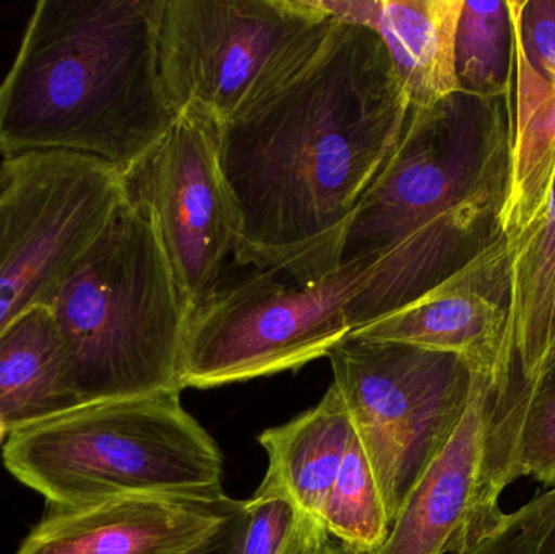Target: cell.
Returning <instances> with one entry per match:
<instances>
[{
	"instance_id": "obj_4",
	"label": "cell",
	"mask_w": 555,
	"mask_h": 554,
	"mask_svg": "<svg viewBox=\"0 0 555 554\" xmlns=\"http://www.w3.org/2000/svg\"><path fill=\"white\" fill-rule=\"evenodd\" d=\"M2 459L52 510L223 490L220 449L184 410L181 392L78 407L9 435Z\"/></svg>"
},
{
	"instance_id": "obj_18",
	"label": "cell",
	"mask_w": 555,
	"mask_h": 554,
	"mask_svg": "<svg viewBox=\"0 0 555 554\" xmlns=\"http://www.w3.org/2000/svg\"><path fill=\"white\" fill-rule=\"evenodd\" d=\"M78 407L54 319L36 306L0 334V415L12 435Z\"/></svg>"
},
{
	"instance_id": "obj_8",
	"label": "cell",
	"mask_w": 555,
	"mask_h": 554,
	"mask_svg": "<svg viewBox=\"0 0 555 554\" xmlns=\"http://www.w3.org/2000/svg\"><path fill=\"white\" fill-rule=\"evenodd\" d=\"M332 23L315 0H162L166 98L176 114L227 123L283 80Z\"/></svg>"
},
{
	"instance_id": "obj_2",
	"label": "cell",
	"mask_w": 555,
	"mask_h": 554,
	"mask_svg": "<svg viewBox=\"0 0 555 554\" xmlns=\"http://www.w3.org/2000/svg\"><path fill=\"white\" fill-rule=\"evenodd\" d=\"M162 0H41L0 83V155L61 152L127 172L178 114L158 64Z\"/></svg>"
},
{
	"instance_id": "obj_1",
	"label": "cell",
	"mask_w": 555,
	"mask_h": 554,
	"mask_svg": "<svg viewBox=\"0 0 555 554\" xmlns=\"http://www.w3.org/2000/svg\"><path fill=\"white\" fill-rule=\"evenodd\" d=\"M410 109L377 33L333 20L283 80L220 124L236 262L297 285L338 269L349 220Z\"/></svg>"
},
{
	"instance_id": "obj_11",
	"label": "cell",
	"mask_w": 555,
	"mask_h": 554,
	"mask_svg": "<svg viewBox=\"0 0 555 554\" xmlns=\"http://www.w3.org/2000/svg\"><path fill=\"white\" fill-rule=\"evenodd\" d=\"M223 490L132 494L52 510L16 554H179L243 507Z\"/></svg>"
},
{
	"instance_id": "obj_17",
	"label": "cell",
	"mask_w": 555,
	"mask_h": 554,
	"mask_svg": "<svg viewBox=\"0 0 555 554\" xmlns=\"http://www.w3.org/2000/svg\"><path fill=\"white\" fill-rule=\"evenodd\" d=\"M504 254L508 351L492 386L531 379L546 355L555 306V181L538 220Z\"/></svg>"
},
{
	"instance_id": "obj_20",
	"label": "cell",
	"mask_w": 555,
	"mask_h": 554,
	"mask_svg": "<svg viewBox=\"0 0 555 554\" xmlns=\"http://www.w3.org/2000/svg\"><path fill=\"white\" fill-rule=\"evenodd\" d=\"M459 90L479 96L514 94L515 26L511 0H463L455 36Z\"/></svg>"
},
{
	"instance_id": "obj_21",
	"label": "cell",
	"mask_w": 555,
	"mask_h": 554,
	"mask_svg": "<svg viewBox=\"0 0 555 554\" xmlns=\"http://www.w3.org/2000/svg\"><path fill=\"white\" fill-rule=\"evenodd\" d=\"M330 537L356 554H374L390 533L384 498L354 436L322 517Z\"/></svg>"
},
{
	"instance_id": "obj_6",
	"label": "cell",
	"mask_w": 555,
	"mask_h": 554,
	"mask_svg": "<svg viewBox=\"0 0 555 554\" xmlns=\"http://www.w3.org/2000/svg\"><path fill=\"white\" fill-rule=\"evenodd\" d=\"M384 254L343 263L310 285L273 270L220 286L192 311L182 347V390L211 389L299 370L351 334L349 309L374 282Z\"/></svg>"
},
{
	"instance_id": "obj_16",
	"label": "cell",
	"mask_w": 555,
	"mask_h": 554,
	"mask_svg": "<svg viewBox=\"0 0 555 554\" xmlns=\"http://www.w3.org/2000/svg\"><path fill=\"white\" fill-rule=\"evenodd\" d=\"M463 0H375L367 28L387 49L411 107L459 91L455 36Z\"/></svg>"
},
{
	"instance_id": "obj_15",
	"label": "cell",
	"mask_w": 555,
	"mask_h": 554,
	"mask_svg": "<svg viewBox=\"0 0 555 554\" xmlns=\"http://www.w3.org/2000/svg\"><path fill=\"white\" fill-rule=\"evenodd\" d=\"M354 436L348 407L332 384L319 405L259 436L270 462L262 484L284 491L304 516L323 526L326 500Z\"/></svg>"
},
{
	"instance_id": "obj_14",
	"label": "cell",
	"mask_w": 555,
	"mask_h": 554,
	"mask_svg": "<svg viewBox=\"0 0 555 554\" xmlns=\"http://www.w3.org/2000/svg\"><path fill=\"white\" fill-rule=\"evenodd\" d=\"M524 477L555 485V360L531 379L489 383L478 503L466 543L502 516L501 494Z\"/></svg>"
},
{
	"instance_id": "obj_13",
	"label": "cell",
	"mask_w": 555,
	"mask_h": 554,
	"mask_svg": "<svg viewBox=\"0 0 555 554\" xmlns=\"http://www.w3.org/2000/svg\"><path fill=\"white\" fill-rule=\"evenodd\" d=\"M489 383L491 377L479 374L459 428L421 475L374 554L455 553L465 543L478 503Z\"/></svg>"
},
{
	"instance_id": "obj_27",
	"label": "cell",
	"mask_w": 555,
	"mask_h": 554,
	"mask_svg": "<svg viewBox=\"0 0 555 554\" xmlns=\"http://www.w3.org/2000/svg\"><path fill=\"white\" fill-rule=\"evenodd\" d=\"M554 360H555V306H554V312H553V321H551L550 340H547L546 355H544L543 364H541L540 371L543 370V368L546 366V364L553 363ZM540 371H538V373H540ZM537 374H534V376H537Z\"/></svg>"
},
{
	"instance_id": "obj_25",
	"label": "cell",
	"mask_w": 555,
	"mask_h": 554,
	"mask_svg": "<svg viewBox=\"0 0 555 554\" xmlns=\"http://www.w3.org/2000/svg\"><path fill=\"white\" fill-rule=\"evenodd\" d=\"M246 530L247 513L243 504L236 514L224 520L207 539L179 554H243Z\"/></svg>"
},
{
	"instance_id": "obj_3",
	"label": "cell",
	"mask_w": 555,
	"mask_h": 554,
	"mask_svg": "<svg viewBox=\"0 0 555 554\" xmlns=\"http://www.w3.org/2000/svg\"><path fill=\"white\" fill-rule=\"evenodd\" d=\"M46 308L81 407L182 392L179 371L192 308L155 227L129 195Z\"/></svg>"
},
{
	"instance_id": "obj_12",
	"label": "cell",
	"mask_w": 555,
	"mask_h": 554,
	"mask_svg": "<svg viewBox=\"0 0 555 554\" xmlns=\"http://www.w3.org/2000/svg\"><path fill=\"white\" fill-rule=\"evenodd\" d=\"M508 325V285L481 257L449 285L349 335L459 355L494 381L507 358Z\"/></svg>"
},
{
	"instance_id": "obj_24",
	"label": "cell",
	"mask_w": 555,
	"mask_h": 554,
	"mask_svg": "<svg viewBox=\"0 0 555 554\" xmlns=\"http://www.w3.org/2000/svg\"><path fill=\"white\" fill-rule=\"evenodd\" d=\"M515 39L528 64L555 87V0H511Z\"/></svg>"
},
{
	"instance_id": "obj_26",
	"label": "cell",
	"mask_w": 555,
	"mask_h": 554,
	"mask_svg": "<svg viewBox=\"0 0 555 554\" xmlns=\"http://www.w3.org/2000/svg\"><path fill=\"white\" fill-rule=\"evenodd\" d=\"M289 554H356L343 546L341 543L330 540L325 527L310 523L297 540L296 546Z\"/></svg>"
},
{
	"instance_id": "obj_9",
	"label": "cell",
	"mask_w": 555,
	"mask_h": 554,
	"mask_svg": "<svg viewBox=\"0 0 555 554\" xmlns=\"http://www.w3.org/2000/svg\"><path fill=\"white\" fill-rule=\"evenodd\" d=\"M116 166L72 153H23L0 163V334L48 306L127 198Z\"/></svg>"
},
{
	"instance_id": "obj_10",
	"label": "cell",
	"mask_w": 555,
	"mask_h": 554,
	"mask_svg": "<svg viewBox=\"0 0 555 554\" xmlns=\"http://www.w3.org/2000/svg\"><path fill=\"white\" fill-rule=\"evenodd\" d=\"M220 124L201 111L178 114L155 149L126 176L192 311L220 288L237 228L218 158Z\"/></svg>"
},
{
	"instance_id": "obj_22",
	"label": "cell",
	"mask_w": 555,
	"mask_h": 554,
	"mask_svg": "<svg viewBox=\"0 0 555 554\" xmlns=\"http://www.w3.org/2000/svg\"><path fill=\"white\" fill-rule=\"evenodd\" d=\"M453 554H555V485Z\"/></svg>"
},
{
	"instance_id": "obj_5",
	"label": "cell",
	"mask_w": 555,
	"mask_h": 554,
	"mask_svg": "<svg viewBox=\"0 0 555 554\" xmlns=\"http://www.w3.org/2000/svg\"><path fill=\"white\" fill-rule=\"evenodd\" d=\"M514 94L459 90L411 107L403 136L349 220L339 266L443 223L504 231L512 189Z\"/></svg>"
},
{
	"instance_id": "obj_7",
	"label": "cell",
	"mask_w": 555,
	"mask_h": 554,
	"mask_svg": "<svg viewBox=\"0 0 555 554\" xmlns=\"http://www.w3.org/2000/svg\"><path fill=\"white\" fill-rule=\"evenodd\" d=\"M326 357L391 527L459 428L479 374L459 355L352 335Z\"/></svg>"
},
{
	"instance_id": "obj_28",
	"label": "cell",
	"mask_w": 555,
	"mask_h": 554,
	"mask_svg": "<svg viewBox=\"0 0 555 554\" xmlns=\"http://www.w3.org/2000/svg\"><path fill=\"white\" fill-rule=\"evenodd\" d=\"M7 435H10L9 428H7L5 422H3L2 415H0V446H2Z\"/></svg>"
},
{
	"instance_id": "obj_23",
	"label": "cell",
	"mask_w": 555,
	"mask_h": 554,
	"mask_svg": "<svg viewBox=\"0 0 555 554\" xmlns=\"http://www.w3.org/2000/svg\"><path fill=\"white\" fill-rule=\"evenodd\" d=\"M244 507L247 530L243 554H289L304 529L313 523L284 491L263 484L244 501Z\"/></svg>"
},
{
	"instance_id": "obj_19",
	"label": "cell",
	"mask_w": 555,
	"mask_h": 554,
	"mask_svg": "<svg viewBox=\"0 0 555 554\" xmlns=\"http://www.w3.org/2000/svg\"><path fill=\"white\" fill-rule=\"evenodd\" d=\"M512 189L504 253L538 220L555 181V87L528 64L515 39Z\"/></svg>"
}]
</instances>
